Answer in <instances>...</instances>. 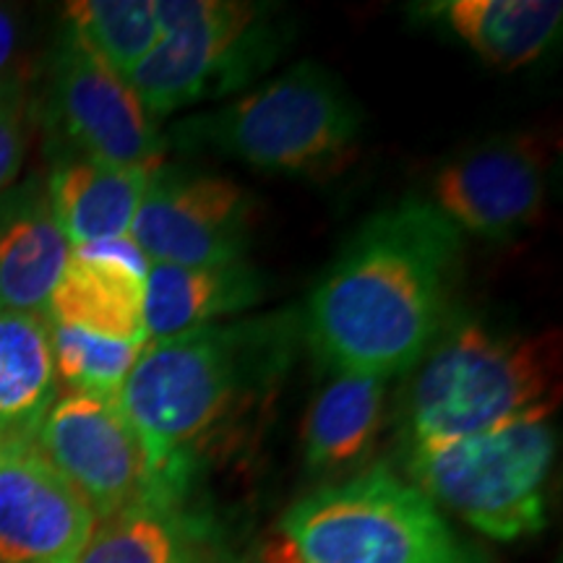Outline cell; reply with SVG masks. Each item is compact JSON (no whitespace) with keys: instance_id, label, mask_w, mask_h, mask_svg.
<instances>
[{"instance_id":"obj_1","label":"cell","mask_w":563,"mask_h":563,"mask_svg":"<svg viewBox=\"0 0 563 563\" xmlns=\"http://www.w3.org/2000/svg\"><path fill=\"white\" fill-rule=\"evenodd\" d=\"M460 256L462 232L431 201L376 211L313 287L302 340L336 376L412 371L446 327Z\"/></svg>"},{"instance_id":"obj_2","label":"cell","mask_w":563,"mask_h":563,"mask_svg":"<svg viewBox=\"0 0 563 563\" xmlns=\"http://www.w3.org/2000/svg\"><path fill=\"white\" fill-rule=\"evenodd\" d=\"M298 340L300 319L269 313L146 342L118 394L144 449V488H191L201 443L285 376Z\"/></svg>"},{"instance_id":"obj_3","label":"cell","mask_w":563,"mask_h":563,"mask_svg":"<svg viewBox=\"0 0 563 563\" xmlns=\"http://www.w3.org/2000/svg\"><path fill=\"white\" fill-rule=\"evenodd\" d=\"M559 397V332L517 334L481 321H446L412 368L399 431L405 446L464 439L530 412H555Z\"/></svg>"},{"instance_id":"obj_4","label":"cell","mask_w":563,"mask_h":563,"mask_svg":"<svg viewBox=\"0 0 563 563\" xmlns=\"http://www.w3.org/2000/svg\"><path fill=\"white\" fill-rule=\"evenodd\" d=\"M258 563H488L439 506L386 464L295 501Z\"/></svg>"},{"instance_id":"obj_5","label":"cell","mask_w":563,"mask_h":563,"mask_svg":"<svg viewBox=\"0 0 563 563\" xmlns=\"http://www.w3.org/2000/svg\"><path fill=\"white\" fill-rule=\"evenodd\" d=\"M363 133V110L340 76L300 60L220 110L173 125L165 144L207 150L269 173H321Z\"/></svg>"},{"instance_id":"obj_6","label":"cell","mask_w":563,"mask_h":563,"mask_svg":"<svg viewBox=\"0 0 563 563\" xmlns=\"http://www.w3.org/2000/svg\"><path fill=\"white\" fill-rule=\"evenodd\" d=\"M559 431L553 412H530L493 431L405 446L410 483L439 509L501 543L548 527Z\"/></svg>"},{"instance_id":"obj_7","label":"cell","mask_w":563,"mask_h":563,"mask_svg":"<svg viewBox=\"0 0 563 563\" xmlns=\"http://www.w3.org/2000/svg\"><path fill=\"white\" fill-rule=\"evenodd\" d=\"M162 37L125 76L152 118L241 91L269 70L287 32L277 11L238 0H157Z\"/></svg>"},{"instance_id":"obj_8","label":"cell","mask_w":563,"mask_h":563,"mask_svg":"<svg viewBox=\"0 0 563 563\" xmlns=\"http://www.w3.org/2000/svg\"><path fill=\"white\" fill-rule=\"evenodd\" d=\"M251 194L235 180L159 165L133 217L129 241L146 264L220 266L245 262Z\"/></svg>"},{"instance_id":"obj_9","label":"cell","mask_w":563,"mask_h":563,"mask_svg":"<svg viewBox=\"0 0 563 563\" xmlns=\"http://www.w3.org/2000/svg\"><path fill=\"white\" fill-rule=\"evenodd\" d=\"M51 118L76 157L159 167L165 136L131 84L66 30L53 58Z\"/></svg>"},{"instance_id":"obj_10","label":"cell","mask_w":563,"mask_h":563,"mask_svg":"<svg viewBox=\"0 0 563 563\" xmlns=\"http://www.w3.org/2000/svg\"><path fill=\"white\" fill-rule=\"evenodd\" d=\"M34 443L95 519L112 517L144 493V449L118 397L66 394L55 399Z\"/></svg>"},{"instance_id":"obj_11","label":"cell","mask_w":563,"mask_h":563,"mask_svg":"<svg viewBox=\"0 0 563 563\" xmlns=\"http://www.w3.org/2000/svg\"><path fill=\"white\" fill-rule=\"evenodd\" d=\"M545 199V152L532 136H496L439 167L435 209L456 230L483 241H509L530 228Z\"/></svg>"},{"instance_id":"obj_12","label":"cell","mask_w":563,"mask_h":563,"mask_svg":"<svg viewBox=\"0 0 563 563\" xmlns=\"http://www.w3.org/2000/svg\"><path fill=\"white\" fill-rule=\"evenodd\" d=\"M95 525L34 439L0 435V563H70Z\"/></svg>"},{"instance_id":"obj_13","label":"cell","mask_w":563,"mask_h":563,"mask_svg":"<svg viewBox=\"0 0 563 563\" xmlns=\"http://www.w3.org/2000/svg\"><path fill=\"white\" fill-rule=\"evenodd\" d=\"M150 264L131 241L70 251L47 302V319L121 342H150L144 323Z\"/></svg>"},{"instance_id":"obj_14","label":"cell","mask_w":563,"mask_h":563,"mask_svg":"<svg viewBox=\"0 0 563 563\" xmlns=\"http://www.w3.org/2000/svg\"><path fill=\"white\" fill-rule=\"evenodd\" d=\"M191 488H144L95 530L70 563H222L220 540L188 506Z\"/></svg>"},{"instance_id":"obj_15","label":"cell","mask_w":563,"mask_h":563,"mask_svg":"<svg viewBox=\"0 0 563 563\" xmlns=\"http://www.w3.org/2000/svg\"><path fill=\"white\" fill-rule=\"evenodd\" d=\"M68 258L45 186L30 180L0 196V311L47 316Z\"/></svg>"},{"instance_id":"obj_16","label":"cell","mask_w":563,"mask_h":563,"mask_svg":"<svg viewBox=\"0 0 563 563\" xmlns=\"http://www.w3.org/2000/svg\"><path fill=\"white\" fill-rule=\"evenodd\" d=\"M157 167L110 165L68 157L47 178V201L70 251L84 245L129 241V232Z\"/></svg>"},{"instance_id":"obj_17","label":"cell","mask_w":563,"mask_h":563,"mask_svg":"<svg viewBox=\"0 0 563 563\" xmlns=\"http://www.w3.org/2000/svg\"><path fill=\"white\" fill-rule=\"evenodd\" d=\"M150 342L220 323L264 298L262 272L249 262L220 266L150 264L144 277Z\"/></svg>"},{"instance_id":"obj_18","label":"cell","mask_w":563,"mask_h":563,"mask_svg":"<svg viewBox=\"0 0 563 563\" xmlns=\"http://www.w3.org/2000/svg\"><path fill=\"white\" fill-rule=\"evenodd\" d=\"M386 382L340 373L316 394L302 422V456L311 473L340 475L361 467L382 435Z\"/></svg>"},{"instance_id":"obj_19","label":"cell","mask_w":563,"mask_h":563,"mask_svg":"<svg viewBox=\"0 0 563 563\" xmlns=\"http://www.w3.org/2000/svg\"><path fill=\"white\" fill-rule=\"evenodd\" d=\"M454 37L496 68H525L559 37V0H449L428 5Z\"/></svg>"},{"instance_id":"obj_20","label":"cell","mask_w":563,"mask_h":563,"mask_svg":"<svg viewBox=\"0 0 563 563\" xmlns=\"http://www.w3.org/2000/svg\"><path fill=\"white\" fill-rule=\"evenodd\" d=\"M55 399L51 319L0 311V435L34 439Z\"/></svg>"},{"instance_id":"obj_21","label":"cell","mask_w":563,"mask_h":563,"mask_svg":"<svg viewBox=\"0 0 563 563\" xmlns=\"http://www.w3.org/2000/svg\"><path fill=\"white\" fill-rule=\"evenodd\" d=\"M66 21L68 32L123 79L162 37L152 0H76L66 5Z\"/></svg>"},{"instance_id":"obj_22","label":"cell","mask_w":563,"mask_h":563,"mask_svg":"<svg viewBox=\"0 0 563 563\" xmlns=\"http://www.w3.org/2000/svg\"><path fill=\"white\" fill-rule=\"evenodd\" d=\"M53 361L58 384L68 386V394H97L118 397L121 386L146 342H121L63 327L51 321Z\"/></svg>"},{"instance_id":"obj_23","label":"cell","mask_w":563,"mask_h":563,"mask_svg":"<svg viewBox=\"0 0 563 563\" xmlns=\"http://www.w3.org/2000/svg\"><path fill=\"white\" fill-rule=\"evenodd\" d=\"M26 89L21 79L0 87V196L11 191L26 157Z\"/></svg>"},{"instance_id":"obj_24","label":"cell","mask_w":563,"mask_h":563,"mask_svg":"<svg viewBox=\"0 0 563 563\" xmlns=\"http://www.w3.org/2000/svg\"><path fill=\"white\" fill-rule=\"evenodd\" d=\"M19 55V24L9 9L0 5V87L16 81L13 66Z\"/></svg>"}]
</instances>
